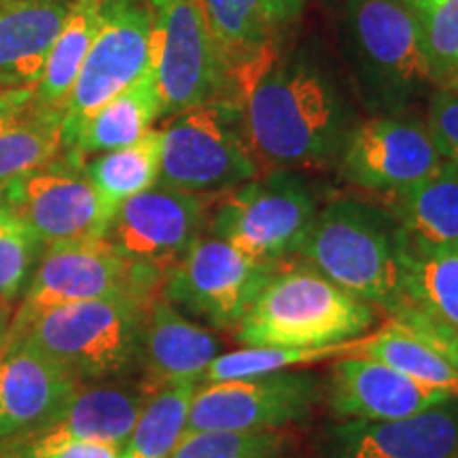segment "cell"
I'll return each mask as SVG.
<instances>
[{
  "label": "cell",
  "mask_w": 458,
  "mask_h": 458,
  "mask_svg": "<svg viewBox=\"0 0 458 458\" xmlns=\"http://www.w3.org/2000/svg\"><path fill=\"white\" fill-rule=\"evenodd\" d=\"M360 342H348L327 348H283V346H242L240 351L223 352L204 371L202 385L236 380V377L266 376L274 371L295 369L303 363L325 359L329 354H352Z\"/></svg>",
  "instance_id": "4dcf8cb0"
},
{
  "label": "cell",
  "mask_w": 458,
  "mask_h": 458,
  "mask_svg": "<svg viewBox=\"0 0 458 458\" xmlns=\"http://www.w3.org/2000/svg\"><path fill=\"white\" fill-rule=\"evenodd\" d=\"M240 113L259 172L335 168L360 119L346 72L317 41L276 51L246 88Z\"/></svg>",
  "instance_id": "6da1fadb"
},
{
  "label": "cell",
  "mask_w": 458,
  "mask_h": 458,
  "mask_svg": "<svg viewBox=\"0 0 458 458\" xmlns=\"http://www.w3.org/2000/svg\"><path fill=\"white\" fill-rule=\"evenodd\" d=\"M261 3L274 30H278L300 17L306 0H261Z\"/></svg>",
  "instance_id": "8d00e7d4"
},
{
  "label": "cell",
  "mask_w": 458,
  "mask_h": 458,
  "mask_svg": "<svg viewBox=\"0 0 458 458\" xmlns=\"http://www.w3.org/2000/svg\"><path fill=\"white\" fill-rule=\"evenodd\" d=\"M0 198L45 246L102 238L113 213L91 185L85 162L62 151L51 162L15 176Z\"/></svg>",
  "instance_id": "7c38bea8"
},
{
  "label": "cell",
  "mask_w": 458,
  "mask_h": 458,
  "mask_svg": "<svg viewBox=\"0 0 458 458\" xmlns=\"http://www.w3.org/2000/svg\"><path fill=\"white\" fill-rule=\"evenodd\" d=\"M452 458H458V448H456V452H454V454H452Z\"/></svg>",
  "instance_id": "b9f144b4"
},
{
  "label": "cell",
  "mask_w": 458,
  "mask_h": 458,
  "mask_svg": "<svg viewBox=\"0 0 458 458\" xmlns=\"http://www.w3.org/2000/svg\"><path fill=\"white\" fill-rule=\"evenodd\" d=\"M151 64V13L147 0H105L102 24L64 102L62 145L91 113L128 89Z\"/></svg>",
  "instance_id": "4fadbf2b"
},
{
  "label": "cell",
  "mask_w": 458,
  "mask_h": 458,
  "mask_svg": "<svg viewBox=\"0 0 458 458\" xmlns=\"http://www.w3.org/2000/svg\"><path fill=\"white\" fill-rule=\"evenodd\" d=\"M403 233L388 210L342 196L320 206L297 257L394 318L403 300Z\"/></svg>",
  "instance_id": "3957f363"
},
{
  "label": "cell",
  "mask_w": 458,
  "mask_h": 458,
  "mask_svg": "<svg viewBox=\"0 0 458 458\" xmlns=\"http://www.w3.org/2000/svg\"><path fill=\"white\" fill-rule=\"evenodd\" d=\"M147 394L148 388L142 382L131 380L79 386L43 422L0 442V458H32L74 444L123 448Z\"/></svg>",
  "instance_id": "2e32d148"
},
{
  "label": "cell",
  "mask_w": 458,
  "mask_h": 458,
  "mask_svg": "<svg viewBox=\"0 0 458 458\" xmlns=\"http://www.w3.org/2000/svg\"><path fill=\"white\" fill-rule=\"evenodd\" d=\"M425 122L444 164L458 174V91L433 89Z\"/></svg>",
  "instance_id": "e575fe53"
},
{
  "label": "cell",
  "mask_w": 458,
  "mask_h": 458,
  "mask_svg": "<svg viewBox=\"0 0 458 458\" xmlns=\"http://www.w3.org/2000/svg\"><path fill=\"white\" fill-rule=\"evenodd\" d=\"M410 3H411V7L418 11V13H425V11L435 7L437 3H442V0H410Z\"/></svg>",
  "instance_id": "74e56055"
},
{
  "label": "cell",
  "mask_w": 458,
  "mask_h": 458,
  "mask_svg": "<svg viewBox=\"0 0 458 458\" xmlns=\"http://www.w3.org/2000/svg\"><path fill=\"white\" fill-rule=\"evenodd\" d=\"M450 397V393L420 385L382 360L357 352L337 360L327 382L329 408L340 420H399Z\"/></svg>",
  "instance_id": "ac0fdd59"
},
{
  "label": "cell",
  "mask_w": 458,
  "mask_h": 458,
  "mask_svg": "<svg viewBox=\"0 0 458 458\" xmlns=\"http://www.w3.org/2000/svg\"><path fill=\"white\" fill-rule=\"evenodd\" d=\"M151 13V64L162 117L232 102L227 71L199 0H147Z\"/></svg>",
  "instance_id": "ba28073f"
},
{
  "label": "cell",
  "mask_w": 458,
  "mask_h": 458,
  "mask_svg": "<svg viewBox=\"0 0 458 458\" xmlns=\"http://www.w3.org/2000/svg\"><path fill=\"white\" fill-rule=\"evenodd\" d=\"M159 159L162 134L159 128H151L131 145L100 153L85 162V172L102 202L114 215L125 199L157 185Z\"/></svg>",
  "instance_id": "f546056e"
},
{
  "label": "cell",
  "mask_w": 458,
  "mask_h": 458,
  "mask_svg": "<svg viewBox=\"0 0 458 458\" xmlns=\"http://www.w3.org/2000/svg\"><path fill=\"white\" fill-rule=\"evenodd\" d=\"M159 295L162 283L136 270L105 238L45 246L24 289V300L9 320V331L26 327L38 314L68 303L108 297L151 303Z\"/></svg>",
  "instance_id": "9c48e42d"
},
{
  "label": "cell",
  "mask_w": 458,
  "mask_h": 458,
  "mask_svg": "<svg viewBox=\"0 0 458 458\" xmlns=\"http://www.w3.org/2000/svg\"><path fill=\"white\" fill-rule=\"evenodd\" d=\"M227 71L232 102L240 106L246 88L276 54V30L261 0H199Z\"/></svg>",
  "instance_id": "7402d4cb"
},
{
  "label": "cell",
  "mask_w": 458,
  "mask_h": 458,
  "mask_svg": "<svg viewBox=\"0 0 458 458\" xmlns=\"http://www.w3.org/2000/svg\"><path fill=\"white\" fill-rule=\"evenodd\" d=\"M159 117H162V100H159L156 77L148 68L139 81L91 113L64 151L85 162L88 156H100L128 147L145 136Z\"/></svg>",
  "instance_id": "484cf974"
},
{
  "label": "cell",
  "mask_w": 458,
  "mask_h": 458,
  "mask_svg": "<svg viewBox=\"0 0 458 458\" xmlns=\"http://www.w3.org/2000/svg\"><path fill=\"white\" fill-rule=\"evenodd\" d=\"M388 210L399 223L405 250L414 255H458V174L442 165L410 191L393 196Z\"/></svg>",
  "instance_id": "d4e9b609"
},
{
  "label": "cell",
  "mask_w": 458,
  "mask_h": 458,
  "mask_svg": "<svg viewBox=\"0 0 458 458\" xmlns=\"http://www.w3.org/2000/svg\"><path fill=\"white\" fill-rule=\"evenodd\" d=\"M401 297V310L393 320L427 331L452 354L458 340V255L405 250Z\"/></svg>",
  "instance_id": "cb8c5ba5"
},
{
  "label": "cell",
  "mask_w": 458,
  "mask_h": 458,
  "mask_svg": "<svg viewBox=\"0 0 458 458\" xmlns=\"http://www.w3.org/2000/svg\"><path fill=\"white\" fill-rule=\"evenodd\" d=\"M340 47L344 72L368 114L411 111L431 96L420 17L410 0H344Z\"/></svg>",
  "instance_id": "7a4b0ae2"
},
{
  "label": "cell",
  "mask_w": 458,
  "mask_h": 458,
  "mask_svg": "<svg viewBox=\"0 0 458 458\" xmlns=\"http://www.w3.org/2000/svg\"><path fill=\"white\" fill-rule=\"evenodd\" d=\"M219 354L221 340L213 331L191 323L162 295L148 303L140 352V382L148 391L176 380L202 385L204 371Z\"/></svg>",
  "instance_id": "ffe728a7"
},
{
  "label": "cell",
  "mask_w": 458,
  "mask_h": 458,
  "mask_svg": "<svg viewBox=\"0 0 458 458\" xmlns=\"http://www.w3.org/2000/svg\"><path fill=\"white\" fill-rule=\"evenodd\" d=\"M452 359H454V363L458 365V340L452 344Z\"/></svg>",
  "instance_id": "60d3db41"
},
{
  "label": "cell",
  "mask_w": 458,
  "mask_h": 458,
  "mask_svg": "<svg viewBox=\"0 0 458 458\" xmlns=\"http://www.w3.org/2000/svg\"><path fill=\"white\" fill-rule=\"evenodd\" d=\"M199 382L176 380L151 388L122 458H170L187 433L189 410Z\"/></svg>",
  "instance_id": "83f0119b"
},
{
  "label": "cell",
  "mask_w": 458,
  "mask_h": 458,
  "mask_svg": "<svg viewBox=\"0 0 458 458\" xmlns=\"http://www.w3.org/2000/svg\"><path fill=\"white\" fill-rule=\"evenodd\" d=\"M458 448V397L399 420H340L325 428L318 458H452Z\"/></svg>",
  "instance_id": "e0dca14e"
},
{
  "label": "cell",
  "mask_w": 458,
  "mask_h": 458,
  "mask_svg": "<svg viewBox=\"0 0 458 458\" xmlns=\"http://www.w3.org/2000/svg\"><path fill=\"white\" fill-rule=\"evenodd\" d=\"M442 165L425 119L405 111L359 119L335 168L352 187L393 198L420 185Z\"/></svg>",
  "instance_id": "5bb4252c"
},
{
  "label": "cell",
  "mask_w": 458,
  "mask_h": 458,
  "mask_svg": "<svg viewBox=\"0 0 458 458\" xmlns=\"http://www.w3.org/2000/svg\"><path fill=\"white\" fill-rule=\"evenodd\" d=\"M81 386L54 360L21 342L0 346V442L54 414Z\"/></svg>",
  "instance_id": "d6986e66"
},
{
  "label": "cell",
  "mask_w": 458,
  "mask_h": 458,
  "mask_svg": "<svg viewBox=\"0 0 458 458\" xmlns=\"http://www.w3.org/2000/svg\"><path fill=\"white\" fill-rule=\"evenodd\" d=\"M102 7L105 0H72L68 7L64 24L45 62L41 81L34 88L45 105L64 108L91 43L100 30Z\"/></svg>",
  "instance_id": "f1b7e54d"
},
{
  "label": "cell",
  "mask_w": 458,
  "mask_h": 458,
  "mask_svg": "<svg viewBox=\"0 0 458 458\" xmlns=\"http://www.w3.org/2000/svg\"><path fill=\"white\" fill-rule=\"evenodd\" d=\"M327 382L306 369L199 385L189 410L187 433L276 431L317 414Z\"/></svg>",
  "instance_id": "30bf717a"
},
{
  "label": "cell",
  "mask_w": 458,
  "mask_h": 458,
  "mask_svg": "<svg viewBox=\"0 0 458 458\" xmlns=\"http://www.w3.org/2000/svg\"><path fill=\"white\" fill-rule=\"evenodd\" d=\"M283 263L259 261L215 236H199L164 280L162 297L213 329H236Z\"/></svg>",
  "instance_id": "8fae6325"
},
{
  "label": "cell",
  "mask_w": 458,
  "mask_h": 458,
  "mask_svg": "<svg viewBox=\"0 0 458 458\" xmlns=\"http://www.w3.org/2000/svg\"><path fill=\"white\" fill-rule=\"evenodd\" d=\"M357 354L382 360L420 385L458 397V365L448 348L431 334L391 320L377 334L359 344Z\"/></svg>",
  "instance_id": "4316f807"
},
{
  "label": "cell",
  "mask_w": 458,
  "mask_h": 458,
  "mask_svg": "<svg viewBox=\"0 0 458 458\" xmlns=\"http://www.w3.org/2000/svg\"><path fill=\"white\" fill-rule=\"evenodd\" d=\"M4 317H9V308H7V301L0 300V320H3Z\"/></svg>",
  "instance_id": "ab89813d"
},
{
  "label": "cell",
  "mask_w": 458,
  "mask_h": 458,
  "mask_svg": "<svg viewBox=\"0 0 458 458\" xmlns=\"http://www.w3.org/2000/svg\"><path fill=\"white\" fill-rule=\"evenodd\" d=\"M32 458H122V448L108 444H74Z\"/></svg>",
  "instance_id": "d590c367"
},
{
  "label": "cell",
  "mask_w": 458,
  "mask_h": 458,
  "mask_svg": "<svg viewBox=\"0 0 458 458\" xmlns=\"http://www.w3.org/2000/svg\"><path fill=\"white\" fill-rule=\"evenodd\" d=\"M159 185L206 196L227 193L259 174L240 106L208 102L181 111L159 128Z\"/></svg>",
  "instance_id": "8992f818"
},
{
  "label": "cell",
  "mask_w": 458,
  "mask_h": 458,
  "mask_svg": "<svg viewBox=\"0 0 458 458\" xmlns=\"http://www.w3.org/2000/svg\"><path fill=\"white\" fill-rule=\"evenodd\" d=\"M374 323L369 303L306 263H283L240 320L236 340L242 346L327 348L352 342Z\"/></svg>",
  "instance_id": "5b68a950"
},
{
  "label": "cell",
  "mask_w": 458,
  "mask_h": 458,
  "mask_svg": "<svg viewBox=\"0 0 458 458\" xmlns=\"http://www.w3.org/2000/svg\"><path fill=\"white\" fill-rule=\"evenodd\" d=\"M7 329H9V317H4L3 320H0V346H3L4 335H7Z\"/></svg>",
  "instance_id": "f35d334b"
},
{
  "label": "cell",
  "mask_w": 458,
  "mask_h": 458,
  "mask_svg": "<svg viewBox=\"0 0 458 458\" xmlns=\"http://www.w3.org/2000/svg\"><path fill=\"white\" fill-rule=\"evenodd\" d=\"M43 244L0 198V300H15L26 289Z\"/></svg>",
  "instance_id": "836d02e7"
},
{
  "label": "cell",
  "mask_w": 458,
  "mask_h": 458,
  "mask_svg": "<svg viewBox=\"0 0 458 458\" xmlns=\"http://www.w3.org/2000/svg\"><path fill=\"white\" fill-rule=\"evenodd\" d=\"M206 221L202 196L157 185L125 199L105 238L136 270L162 283L182 261Z\"/></svg>",
  "instance_id": "9a60e30c"
},
{
  "label": "cell",
  "mask_w": 458,
  "mask_h": 458,
  "mask_svg": "<svg viewBox=\"0 0 458 458\" xmlns=\"http://www.w3.org/2000/svg\"><path fill=\"white\" fill-rule=\"evenodd\" d=\"M418 17L433 89L458 91V0H442Z\"/></svg>",
  "instance_id": "d6a6232c"
},
{
  "label": "cell",
  "mask_w": 458,
  "mask_h": 458,
  "mask_svg": "<svg viewBox=\"0 0 458 458\" xmlns=\"http://www.w3.org/2000/svg\"><path fill=\"white\" fill-rule=\"evenodd\" d=\"M62 122L64 108L45 105L34 89L0 91V187L64 151Z\"/></svg>",
  "instance_id": "603a6c76"
},
{
  "label": "cell",
  "mask_w": 458,
  "mask_h": 458,
  "mask_svg": "<svg viewBox=\"0 0 458 458\" xmlns=\"http://www.w3.org/2000/svg\"><path fill=\"white\" fill-rule=\"evenodd\" d=\"M318 208L300 172L270 170L223 193L210 219V236L259 261L284 263L300 253Z\"/></svg>",
  "instance_id": "52a82bcc"
},
{
  "label": "cell",
  "mask_w": 458,
  "mask_h": 458,
  "mask_svg": "<svg viewBox=\"0 0 458 458\" xmlns=\"http://www.w3.org/2000/svg\"><path fill=\"white\" fill-rule=\"evenodd\" d=\"M293 435L276 431H202L182 437L170 458H293Z\"/></svg>",
  "instance_id": "1f68e13d"
},
{
  "label": "cell",
  "mask_w": 458,
  "mask_h": 458,
  "mask_svg": "<svg viewBox=\"0 0 458 458\" xmlns=\"http://www.w3.org/2000/svg\"><path fill=\"white\" fill-rule=\"evenodd\" d=\"M72 0H0V91L34 89Z\"/></svg>",
  "instance_id": "44dd1931"
},
{
  "label": "cell",
  "mask_w": 458,
  "mask_h": 458,
  "mask_svg": "<svg viewBox=\"0 0 458 458\" xmlns=\"http://www.w3.org/2000/svg\"><path fill=\"white\" fill-rule=\"evenodd\" d=\"M147 308L134 297L68 303L38 314L26 327L7 329L4 340L34 348L81 386L123 382L140 374Z\"/></svg>",
  "instance_id": "277c9868"
}]
</instances>
